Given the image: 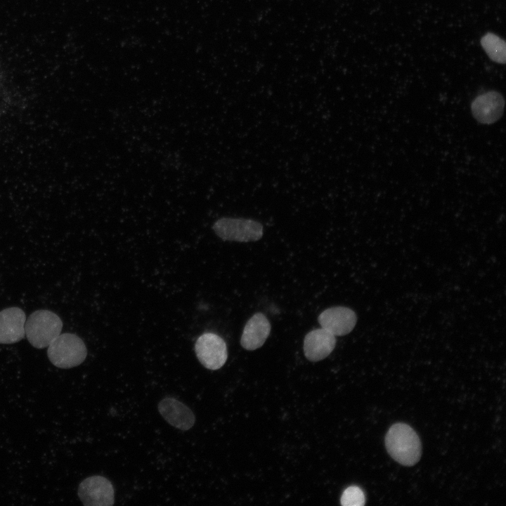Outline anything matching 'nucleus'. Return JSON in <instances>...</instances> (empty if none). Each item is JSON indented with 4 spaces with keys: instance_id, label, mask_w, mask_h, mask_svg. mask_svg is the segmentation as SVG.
<instances>
[{
    "instance_id": "1",
    "label": "nucleus",
    "mask_w": 506,
    "mask_h": 506,
    "mask_svg": "<svg viewBox=\"0 0 506 506\" xmlns=\"http://www.w3.org/2000/svg\"><path fill=\"white\" fill-rule=\"evenodd\" d=\"M385 446L391 457L402 465L413 466L421 458L420 439L415 431L405 423L391 426L385 436Z\"/></svg>"
},
{
    "instance_id": "2",
    "label": "nucleus",
    "mask_w": 506,
    "mask_h": 506,
    "mask_svg": "<svg viewBox=\"0 0 506 506\" xmlns=\"http://www.w3.org/2000/svg\"><path fill=\"white\" fill-rule=\"evenodd\" d=\"M60 317L48 310H37L25 321V331L30 343L35 348L47 347L60 333Z\"/></svg>"
},
{
    "instance_id": "3",
    "label": "nucleus",
    "mask_w": 506,
    "mask_h": 506,
    "mask_svg": "<svg viewBox=\"0 0 506 506\" xmlns=\"http://www.w3.org/2000/svg\"><path fill=\"white\" fill-rule=\"evenodd\" d=\"M86 347L83 340L71 333L60 334L48 346L50 361L60 368H71L80 365L86 358Z\"/></svg>"
},
{
    "instance_id": "4",
    "label": "nucleus",
    "mask_w": 506,
    "mask_h": 506,
    "mask_svg": "<svg viewBox=\"0 0 506 506\" xmlns=\"http://www.w3.org/2000/svg\"><path fill=\"white\" fill-rule=\"evenodd\" d=\"M213 230L223 240L249 242L260 240L264 228L252 219L223 217L214 223Z\"/></svg>"
},
{
    "instance_id": "5",
    "label": "nucleus",
    "mask_w": 506,
    "mask_h": 506,
    "mask_svg": "<svg viewBox=\"0 0 506 506\" xmlns=\"http://www.w3.org/2000/svg\"><path fill=\"white\" fill-rule=\"evenodd\" d=\"M195 350L200 363L212 370L221 368L228 357L225 341L212 332L204 333L198 337Z\"/></svg>"
},
{
    "instance_id": "6",
    "label": "nucleus",
    "mask_w": 506,
    "mask_h": 506,
    "mask_svg": "<svg viewBox=\"0 0 506 506\" xmlns=\"http://www.w3.org/2000/svg\"><path fill=\"white\" fill-rule=\"evenodd\" d=\"M78 495L85 506H111L114 505L112 483L102 476H91L79 485Z\"/></svg>"
},
{
    "instance_id": "7",
    "label": "nucleus",
    "mask_w": 506,
    "mask_h": 506,
    "mask_svg": "<svg viewBox=\"0 0 506 506\" xmlns=\"http://www.w3.org/2000/svg\"><path fill=\"white\" fill-rule=\"evenodd\" d=\"M318 321L322 328L335 336H342L352 331L357 317L352 309L338 306L324 310L318 316Z\"/></svg>"
},
{
    "instance_id": "8",
    "label": "nucleus",
    "mask_w": 506,
    "mask_h": 506,
    "mask_svg": "<svg viewBox=\"0 0 506 506\" xmlns=\"http://www.w3.org/2000/svg\"><path fill=\"white\" fill-rule=\"evenodd\" d=\"M505 107L502 96L495 91L477 96L472 103L474 118L483 124H493L502 116Z\"/></svg>"
},
{
    "instance_id": "9",
    "label": "nucleus",
    "mask_w": 506,
    "mask_h": 506,
    "mask_svg": "<svg viewBox=\"0 0 506 506\" xmlns=\"http://www.w3.org/2000/svg\"><path fill=\"white\" fill-rule=\"evenodd\" d=\"M162 417L171 426L181 430H188L195 424L193 411L179 400L167 397L162 399L157 406Z\"/></svg>"
},
{
    "instance_id": "10",
    "label": "nucleus",
    "mask_w": 506,
    "mask_h": 506,
    "mask_svg": "<svg viewBox=\"0 0 506 506\" xmlns=\"http://www.w3.org/2000/svg\"><path fill=\"white\" fill-rule=\"evenodd\" d=\"M335 344V336L327 330L322 327L313 330L304 337V355L310 361H319L331 353Z\"/></svg>"
},
{
    "instance_id": "11",
    "label": "nucleus",
    "mask_w": 506,
    "mask_h": 506,
    "mask_svg": "<svg viewBox=\"0 0 506 506\" xmlns=\"http://www.w3.org/2000/svg\"><path fill=\"white\" fill-rule=\"evenodd\" d=\"M26 316L20 308L11 307L0 311V344L20 341L25 335Z\"/></svg>"
},
{
    "instance_id": "12",
    "label": "nucleus",
    "mask_w": 506,
    "mask_h": 506,
    "mask_svg": "<svg viewBox=\"0 0 506 506\" xmlns=\"http://www.w3.org/2000/svg\"><path fill=\"white\" fill-rule=\"evenodd\" d=\"M271 324L262 313H254L246 323L240 338L241 346L249 351L261 347L270 335Z\"/></svg>"
},
{
    "instance_id": "13",
    "label": "nucleus",
    "mask_w": 506,
    "mask_h": 506,
    "mask_svg": "<svg viewBox=\"0 0 506 506\" xmlns=\"http://www.w3.org/2000/svg\"><path fill=\"white\" fill-rule=\"evenodd\" d=\"M481 44L492 60L501 64L505 63L506 44L503 39L488 32L481 38Z\"/></svg>"
},
{
    "instance_id": "14",
    "label": "nucleus",
    "mask_w": 506,
    "mask_h": 506,
    "mask_svg": "<svg viewBox=\"0 0 506 506\" xmlns=\"http://www.w3.org/2000/svg\"><path fill=\"white\" fill-rule=\"evenodd\" d=\"M340 502L343 506H363L365 502L364 493L356 486H349L344 491Z\"/></svg>"
}]
</instances>
